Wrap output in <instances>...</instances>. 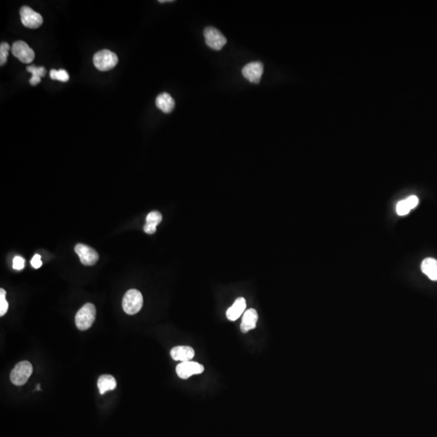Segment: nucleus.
I'll list each match as a JSON object with an SVG mask.
<instances>
[{"instance_id": "1", "label": "nucleus", "mask_w": 437, "mask_h": 437, "mask_svg": "<svg viewBox=\"0 0 437 437\" xmlns=\"http://www.w3.org/2000/svg\"><path fill=\"white\" fill-rule=\"evenodd\" d=\"M144 304V297L140 292L130 289L126 292L122 300L124 312L129 315H134L140 311Z\"/></svg>"}, {"instance_id": "2", "label": "nucleus", "mask_w": 437, "mask_h": 437, "mask_svg": "<svg viewBox=\"0 0 437 437\" xmlns=\"http://www.w3.org/2000/svg\"><path fill=\"white\" fill-rule=\"evenodd\" d=\"M118 62L117 54L108 50L98 51L94 56V64L96 69L107 72L114 68Z\"/></svg>"}, {"instance_id": "3", "label": "nucleus", "mask_w": 437, "mask_h": 437, "mask_svg": "<svg viewBox=\"0 0 437 437\" xmlns=\"http://www.w3.org/2000/svg\"><path fill=\"white\" fill-rule=\"evenodd\" d=\"M96 318L95 306L88 303L78 310L76 316V325L80 330L90 329Z\"/></svg>"}, {"instance_id": "4", "label": "nucleus", "mask_w": 437, "mask_h": 437, "mask_svg": "<svg viewBox=\"0 0 437 437\" xmlns=\"http://www.w3.org/2000/svg\"><path fill=\"white\" fill-rule=\"evenodd\" d=\"M32 374V364L28 361H22L17 364L12 371L11 382L17 386H22L28 382Z\"/></svg>"}, {"instance_id": "5", "label": "nucleus", "mask_w": 437, "mask_h": 437, "mask_svg": "<svg viewBox=\"0 0 437 437\" xmlns=\"http://www.w3.org/2000/svg\"><path fill=\"white\" fill-rule=\"evenodd\" d=\"M204 34L206 45L214 50H220L227 43L226 38L214 27L205 28Z\"/></svg>"}, {"instance_id": "6", "label": "nucleus", "mask_w": 437, "mask_h": 437, "mask_svg": "<svg viewBox=\"0 0 437 437\" xmlns=\"http://www.w3.org/2000/svg\"><path fill=\"white\" fill-rule=\"evenodd\" d=\"M20 14L23 26L27 28L35 30L40 27L43 24L42 16L30 6H22Z\"/></svg>"}, {"instance_id": "7", "label": "nucleus", "mask_w": 437, "mask_h": 437, "mask_svg": "<svg viewBox=\"0 0 437 437\" xmlns=\"http://www.w3.org/2000/svg\"><path fill=\"white\" fill-rule=\"evenodd\" d=\"M12 53L23 64H30L35 58L34 51L23 40H18L13 43Z\"/></svg>"}, {"instance_id": "8", "label": "nucleus", "mask_w": 437, "mask_h": 437, "mask_svg": "<svg viewBox=\"0 0 437 437\" xmlns=\"http://www.w3.org/2000/svg\"><path fill=\"white\" fill-rule=\"evenodd\" d=\"M264 64L261 62H252L242 68V74L250 83L258 84L264 74Z\"/></svg>"}, {"instance_id": "9", "label": "nucleus", "mask_w": 437, "mask_h": 437, "mask_svg": "<svg viewBox=\"0 0 437 437\" xmlns=\"http://www.w3.org/2000/svg\"><path fill=\"white\" fill-rule=\"evenodd\" d=\"M74 251L78 255L81 264L85 266L95 265L99 259V254L94 248L84 244H77Z\"/></svg>"}, {"instance_id": "10", "label": "nucleus", "mask_w": 437, "mask_h": 437, "mask_svg": "<svg viewBox=\"0 0 437 437\" xmlns=\"http://www.w3.org/2000/svg\"><path fill=\"white\" fill-rule=\"evenodd\" d=\"M204 371V367L202 364L193 361L182 362L176 366V374L182 379H187L191 376L201 374Z\"/></svg>"}, {"instance_id": "11", "label": "nucleus", "mask_w": 437, "mask_h": 437, "mask_svg": "<svg viewBox=\"0 0 437 437\" xmlns=\"http://www.w3.org/2000/svg\"><path fill=\"white\" fill-rule=\"evenodd\" d=\"M170 354L174 360L187 362L193 359L196 352L191 346H178L172 348Z\"/></svg>"}, {"instance_id": "12", "label": "nucleus", "mask_w": 437, "mask_h": 437, "mask_svg": "<svg viewBox=\"0 0 437 437\" xmlns=\"http://www.w3.org/2000/svg\"><path fill=\"white\" fill-rule=\"evenodd\" d=\"M258 319V315L256 310L254 308L246 310L243 315L242 324H240V330L242 332L247 333L248 331L254 329L257 325Z\"/></svg>"}, {"instance_id": "13", "label": "nucleus", "mask_w": 437, "mask_h": 437, "mask_svg": "<svg viewBox=\"0 0 437 437\" xmlns=\"http://www.w3.org/2000/svg\"><path fill=\"white\" fill-rule=\"evenodd\" d=\"M246 308V302L243 297H240L236 300L234 304L228 310L226 316L228 320L234 322L238 320L242 316Z\"/></svg>"}, {"instance_id": "14", "label": "nucleus", "mask_w": 437, "mask_h": 437, "mask_svg": "<svg viewBox=\"0 0 437 437\" xmlns=\"http://www.w3.org/2000/svg\"><path fill=\"white\" fill-rule=\"evenodd\" d=\"M156 104L157 108L160 110L164 114H170L174 110L175 106V102L174 98L168 94L164 92L160 94L156 100Z\"/></svg>"}, {"instance_id": "15", "label": "nucleus", "mask_w": 437, "mask_h": 437, "mask_svg": "<svg viewBox=\"0 0 437 437\" xmlns=\"http://www.w3.org/2000/svg\"><path fill=\"white\" fill-rule=\"evenodd\" d=\"M162 220V214L154 210L146 216V224L144 227V230L148 234H154L156 231L157 225Z\"/></svg>"}, {"instance_id": "16", "label": "nucleus", "mask_w": 437, "mask_h": 437, "mask_svg": "<svg viewBox=\"0 0 437 437\" xmlns=\"http://www.w3.org/2000/svg\"><path fill=\"white\" fill-rule=\"evenodd\" d=\"M421 270L430 280L437 281V260L432 258L424 259L421 265Z\"/></svg>"}, {"instance_id": "17", "label": "nucleus", "mask_w": 437, "mask_h": 437, "mask_svg": "<svg viewBox=\"0 0 437 437\" xmlns=\"http://www.w3.org/2000/svg\"><path fill=\"white\" fill-rule=\"evenodd\" d=\"M98 386L100 394H104L107 391L115 390L117 382L111 375H102L98 379Z\"/></svg>"}, {"instance_id": "18", "label": "nucleus", "mask_w": 437, "mask_h": 437, "mask_svg": "<svg viewBox=\"0 0 437 437\" xmlns=\"http://www.w3.org/2000/svg\"><path fill=\"white\" fill-rule=\"evenodd\" d=\"M50 76L54 80H60L61 82H68L70 78L68 72L64 69H60L58 70H54V69L51 70L50 72Z\"/></svg>"}, {"instance_id": "19", "label": "nucleus", "mask_w": 437, "mask_h": 437, "mask_svg": "<svg viewBox=\"0 0 437 437\" xmlns=\"http://www.w3.org/2000/svg\"><path fill=\"white\" fill-rule=\"evenodd\" d=\"M10 49L11 48H10L8 43H1V45H0V65L1 66H4L6 64Z\"/></svg>"}, {"instance_id": "20", "label": "nucleus", "mask_w": 437, "mask_h": 437, "mask_svg": "<svg viewBox=\"0 0 437 437\" xmlns=\"http://www.w3.org/2000/svg\"><path fill=\"white\" fill-rule=\"evenodd\" d=\"M8 303L6 300V291L4 289H0V316H2L8 312Z\"/></svg>"}, {"instance_id": "21", "label": "nucleus", "mask_w": 437, "mask_h": 437, "mask_svg": "<svg viewBox=\"0 0 437 437\" xmlns=\"http://www.w3.org/2000/svg\"><path fill=\"white\" fill-rule=\"evenodd\" d=\"M27 70L28 72L32 74V76L39 77V78H43L45 77L46 74V70L43 66H30L27 68Z\"/></svg>"}, {"instance_id": "22", "label": "nucleus", "mask_w": 437, "mask_h": 437, "mask_svg": "<svg viewBox=\"0 0 437 437\" xmlns=\"http://www.w3.org/2000/svg\"><path fill=\"white\" fill-rule=\"evenodd\" d=\"M410 208L408 206V204L406 202L405 200H402L401 202H399L397 205V213L399 216H406L410 212Z\"/></svg>"}, {"instance_id": "23", "label": "nucleus", "mask_w": 437, "mask_h": 437, "mask_svg": "<svg viewBox=\"0 0 437 437\" xmlns=\"http://www.w3.org/2000/svg\"><path fill=\"white\" fill-rule=\"evenodd\" d=\"M24 264H26V261L23 258L20 257V256H16L13 259V269L20 270L24 268Z\"/></svg>"}, {"instance_id": "24", "label": "nucleus", "mask_w": 437, "mask_h": 437, "mask_svg": "<svg viewBox=\"0 0 437 437\" xmlns=\"http://www.w3.org/2000/svg\"><path fill=\"white\" fill-rule=\"evenodd\" d=\"M406 202L408 204L409 208H410V210L413 209V208H416L417 205L418 204V198L416 197V196H410L408 198H406L405 200Z\"/></svg>"}, {"instance_id": "25", "label": "nucleus", "mask_w": 437, "mask_h": 437, "mask_svg": "<svg viewBox=\"0 0 437 437\" xmlns=\"http://www.w3.org/2000/svg\"><path fill=\"white\" fill-rule=\"evenodd\" d=\"M31 265L32 266V268H35V269H38L40 268L42 266V262L40 260V256L39 254H35L32 258V260H31Z\"/></svg>"}, {"instance_id": "26", "label": "nucleus", "mask_w": 437, "mask_h": 437, "mask_svg": "<svg viewBox=\"0 0 437 437\" xmlns=\"http://www.w3.org/2000/svg\"><path fill=\"white\" fill-rule=\"evenodd\" d=\"M40 80L42 78H39V77L32 76L30 80V84L34 85H34L38 84L40 82Z\"/></svg>"}]
</instances>
